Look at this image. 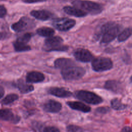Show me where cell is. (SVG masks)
<instances>
[{"mask_svg":"<svg viewBox=\"0 0 132 132\" xmlns=\"http://www.w3.org/2000/svg\"><path fill=\"white\" fill-rule=\"evenodd\" d=\"M54 32L53 29L47 27H42L37 30V33L39 35L45 37H50L54 34Z\"/></svg>","mask_w":132,"mask_h":132,"instance_id":"obj_20","label":"cell"},{"mask_svg":"<svg viewBox=\"0 0 132 132\" xmlns=\"http://www.w3.org/2000/svg\"><path fill=\"white\" fill-rule=\"evenodd\" d=\"M61 103L52 100L47 101L43 105V109L45 111L52 113L59 112L61 109Z\"/></svg>","mask_w":132,"mask_h":132,"instance_id":"obj_11","label":"cell"},{"mask_svg":"<svg viewBox=\"0 0 132 132\" xmlns=\"http://www.w3.org/2000/svg\"><path fill=\"white\" fill-rule=\"evenodd\" d=\"M111 107L115 110H123L126 108L127 106L124 104H123L119 99L118 98H113L111 102Z\"/></svg>","mask_w":132,"mask_h":132,"instance_id":"obj_23","label":"cell"},{"mask_svg":"<svg viewBox=\"0 0 132 132\" xmlns=\"http://www.w3.org/2000/svg\"><path fill=\"white\" fill-rule=\"evenodd\" d=\"M67 104L72 109L83 112H89L91 110L89 106L80 102H68Z\"/></svg>","mask_w":132,"mask_h":132,"instance_id":"obj_17","label":"cell"},{"mask_svg":"<svg viewBox=\"0 0 132 132\" xmlns=\"http://www.w3.org/2000/svg\"><path fill=\"white\" fill-rule=\"evenodd\" d=\"M48 93L58 97H69L72 95V93L62 88L52 87L48 91Z\"/></svg>","mask_w":132,"mask_h":132,"instance_id":"obj_13","label":"cell"},{"mask_svg":"<svg viewBox=\"0 0 132 132\" xmlns=\"http://www.w3.org/2000/svg\"><path fill=\"white\" fill-rule=\"evenodd\" d=\"M0 120L16 123L20 121V118L14 114L11 110L9 109H0Z\"/></svg>","mask_w":132,"mask_h":132,"instance_id":"obj_10","label":"cell"},{"mask_svg":"<svg viewBox=\"0 0 132 132\" xmlns=\"http://www.w3.org/2000/svg\"><path fill=\"white\" fill-rule=\"evenodd\" d=\"M7 13V10L5 7L2 5H0V18H3Z\"/></svg>","mask_w":132,"mask_h":132,"instance_id":"obj_29","label":"cell"},{"mask_svg":"<svg viewBox=\"0 0 132 132\" xmlns=\"http://www.w3.org/2000/svg\"><path fill=\"white\" fill-rule=\"evenodd\" d=\"M104 88L114 93H120L122 90L121 83L117 80L106 81L104 85Z\"/></svg>","mask_w":132,"mask_h":132,"instance_id":"obj_16","label":"cell"},{"mask_svg":"<svg viewBox=\"0 0 132 132\" xmlns=\"http://www.w3.org/2000/svg\"><path fill=\"white\" fill-rule=\"evenodd\" d=\"M92 69L96 72H104L112 69L113 63L111 60L107 57H98L92 59Z\"/></svg>","mask_w":132,"mask_h":132,"instance_id":"obj_6","label":"cell"},{"mask_svg":"<svg viewBox=\"0 0 132 132\" xmlns=\"http://www.w3.org/2000/svg\"><path fill=\"white\" fill-rule=\"evenodd\" d=\"M110 109L108 107H101L97 108L96 109V111L100 113H106L109 112Z\"/></svg>","mask_w":132,"mask_h":132,"instance_id":"obj_26","label":"cell"},{"mask_svg":"<svg viewBox=\"0 0 132 132\" xmlns=\"http://www.w3.org/2000/svg\"><path fill=\"white\" fill-rule=\"evenodd\" d=\"M45 78L44 75L41 72H30L28 73L26 77V82L28 83H37L42 82Z\"/></svg>","mask_w":132,"mask_h":132,"instance_id":"obj_14","label":"cell"},{"mask_svg":"<svg viewBox=\"0 0 132 132\" xmlns=\"http://www.w3.org/2000/svg\"><path fill=\"white\" fill-rule=\"evenodd\" d=\"M85 73L86 71L83 68L75 65L63 68L61 71L62 77L66 80L79 79L85 75Z\"/></svg>","mask_w":132,"mask_h":132,"instance_id":"obj_3","label":"cell"},{"mask_svg":"<svg viewBox=\"0 0 132 132\" xmlns=\"http://www.w3.org/2000/svg\"><path fill=\"white\" fill-rule=\"evenodd\" d=\"M75 59L80 62H88L92 60L93 55L88 50L85 48H77L74 52Z\"/></svg>","mask_w":132,"mask_h":132,"instance_id":"obj_9","label":"cell"},{"mask_svg":"<svg viewBox=\"0 0 132 132\" xmlns=\"http://www.w3.org/2000/svg\"><path fill=\"white\" fill-rule=\"evenodd\" d=\"M130 81L132 82V76L130 77Z\"/></svg>","mask_w":132,"mask_h":132,"instance_id":"obj_34","label":"cell"},{"mask_svg":"<svg viewBox=\"0 0 132 132\" xmlns=\"http://www.w3.org/2000/svg\"><path fill=\"white\" fill-rule=\"evenodd\" d=\"M16 87L22 93H26L32 91L34 90V86L25 83L23 80H20L14 84Z\"/></svg>","mask_w":132,"mask_h":132,"instance_id":"obj_18","label":"cell"},{"mask_svg":"<svg viewBox=\"0 0 132 132\" xmlns=\"http://www.w3.org/2000/svg\"><path fill=\"white\" fill-rule=\"evenodd\" d=\"M63 10L67 14L76 17H84L87 14L86 12L75 6H65L63 7Z\"/></svg>","mask_w":132,"mask_h":132,"instance_id":"obj_15","label":"cell"},{"mask_svg":"<svg viewBox=\"0 0 132 132\" xmlns=\"http://www.w3.org/2000/svg\"><path fill=\"white\" fill-rule=\"evenodd\" d=\"M2 1H4V0H2Z\"/></svg>","mask_w":132,"mask_h":132,"instance_id":"obj_35","label":"cell"},{"mask_svg":"<svg viewBox=\"0 0 132 132\" xmlns=\"http://www.w3.org/2000/svg\"><path fill=\"white\" fill-rule=\"evenodd\" d=\"M30 14L36 19L42 21L49 20L53 16L51 12L45 10H32L30 12Z\"/></svg>","mask_w":132,"mask_h":132,"instance_id":"obj_12","label":"cell"},{"mask_svg":"<svg viewBox=\"0 0 132 132\" xmlns=\"http://www.w3.org/2000/svg\"><path fill=\"white\" fill-rule=\"evenodd\" d=\"M32 37V34L30 33H26L23 35H22L21 36L19 37L16 41H19L20 42L26 44L31 39Z\"/></svg>","mask_w":132,"mask_h":132,"instance_id":"obj_25","label":"cell"},{"mask_svg":"<svg viewBox=\"0 0 132 132\" xmlns=\"http://www.w3.org/2000/svg\"><path fill=\"white\" fill-rule=\"evenodd\" d=\"M75 24L76 22L74 20L67 18L56 19L52 22V25L55 28L63 31L70 30Z\"/></svg>","mask_w":132,"mask_h":132,"instance_id":"obj_7","label":"cell"},{"mask_svg":"<svg viewBox=\"0 0 132 132\" xmlns=\"http://www.w3.org/2000/svg\"><path fill=\"white\" fill-rule=\"evenodd\" d=\"M4 93H5L4 89H3V88L2 87L0 86V98L3 96Z\"/></svg>","mask_w":132,"mask_h":132,"instance_id":"obj_33","label":"cell"},{"mask_svg":"<svg viewBox=\"0 0 132 132\" xmlns=\"http://www.w3.org/2000/svg\"><path fill=\"white\" fill-rule=\"evenodd\" d=\"M7 37V34L6 32H0V40L4 39Z\"/></svg>","mask_w":132,"mask_h":132,"instance_id":"obj_32","label":"cell"},{"mask_svg":"<svg viewBox=\"0 0 132 132\" xmlns=\"http://www.w3.org/2000/svg\"><path fill=\"white\" fill-rule=\"evenodd\" d=\"M121 26L114 22H108L104 24L100 28L98 36L101 37V42L108 43L113 41L121 30Z\"/></svg>","mask_w":132,"mask_h":132,"instance_id":"obj_1","label":"cell"},{"mask_svg":"<svg viewBox=\"0 0 132 132\" xmlns=\"http://www.w3.org/2000/svg\"><path fill=\"white\" fill-rule=\"evenodd\" d=\"M34 25L32 20L27 17H22L18 22L12 25L11 28L16 32H21L33 27Z\"/></svg>","mask_w":132,"mask_h":132,"instance_id":"obj_8","label":"cell"},{"mask_svg":"<svg viewBox=\"0 0 132 132\" xmlns=\"http://www.w3.org/2000/svg\"><path fill=\"white\" fill-rule=\"evenodd\" d=\"M75 96L78 99L87 103L96 105L103 102V99L95 93L86 90H79L75 92Z\"/></svg>","mask_w":132,"mask_h":132,"instance_id":"obj_5","label":"cell"},{"mask_svg":"<svg viewBox=\"0 0 132 132\" xmlns=\"http://www.w3.org/2000/svg\"><path fill=\"white\" fill-rule=\"evenodd\" d=\"M72 4L75 7L92 15L98 14L103 9L102 6L100 4L89 1L75 0Z\"/></svg>","mask_w":132,"mask_h":132,"instance_id":"obj_2","label":"cell"},{"mask_svg":"<svg viewBox=\"0 0 132 132\" xmlns=\"http://www.w3.org/2000/svg\"><path fill=\"white\" fill-rule=\"evenodd\" d=\"M55 67L58 69H63L66 67L74 65V62L70 59L68 58H58L54 62Z\"/></svg>","mask_w":132,"mask_h":132,"instance_id":"obj_19","label":"cell"},{"mask_svg":"<svg viewBox=\"0 0 132 132\" xmlns=\"http://www.w3.org/2000/svg\"><path fill=\"white\" fill-rule=\"evenodd\" d=\"M46 0H22V1L26 3H35L38 2H45Z\"/></svg>","mask_w":132,"mask_h":132,"instance_id":"obj_30","label":"cell"},{"mask_svg":"<svg viewBox=\"0 0 132 132\" xmlns=\"http://www.w3.org/2000/svg\"><path fill=\"white\" fill-rule=\"evenodd\" d=\"M132 35V28L128 27L124 29L118 36V40L119 42H123L126 40Z\"/></svg>","mask_w":132,"mask_h":132,"instance_id":"obj_21","label":"cell"},{"mask_svg":"<svg viewBox=\"0 0 132 132\" xmlns=\"http://www.w3.org/2000/svg\"><path fill=\"white\" fill-rule=\"evenodd\" d=\"M13 46L15 51L16 52L28 51L30 50L31 49L29 45H26V44L18 41L16 40L13 43Z\"/></svg>","mask_w":132,"mask_h":132,"instance_id":"obj_22","label":"cell"},{"mask_svg":"<svg viewBox=\"0 0 132 132\" xmlns=\"http://www.w3.org/2000/svg\"><path fill=\"white\" fill-rule=\"evenodd\" d=\"M121 132H132V129L129 126H125L122 128Z\"/></svg>","mask_w":132,"mask_h":132,"instance_id":"obj_31","label":"cell"},{"mask_svg":"<svg viewBox=\"0 0 132 132\" xmlns=\"http://www.w3.org/2000/svg\"><path fill=\"white\" fill-rule=\"evenodd\" d=\"M43 132H60L59 130L54 126H47L44 128Z\"/></svg>","mask_w":132,"mask_h":132,"instance_id":"obj_27","label":"cell"},{"mask_svg":"<svg viewBox=\"0 0 132 132\" xmlns=\"http://www.w3.org/2000/svg\"><path fill=\"white\" fill-rule=\"evenodd\" d=\"M18 98H19V96L17 94H8L2 100V104L4 105L10 104L14 102L16 100H17Z\"/></svg>","mask_w":132,"mask_h":132,"instance_id":"obj_24","label":"cell"},{"mask_svg":"<svg viewBox=\"0 0 132 132\" xmlns=\"http://www.w3.org/2000/svg\"><path fill=\"white\" fill-rule=\"evenodd\" d=\"M67 128L69 132H77L79 131L80 129V128L79 127L74 125H70L68 126Z\"/></svg>","mask_w":132,"mask_h":132,"instance_id":"obj_28","label":"cell"},{"mask_svg":"<svg viewBox=\"0 0 132 132\" xmlns=\"http://www.w3.org/2000/svg\"><path fill=\"white\" fill-rule=\"evenodd\" d=\"M63 39L59 36L49 37L45 41L44 50L47 52L51 51H65L68 47L62 45Z\"/></svg>","mask_w":132,"mask_h":132,"instance_id":"obj_4","label":"cell"}]
</instances>
